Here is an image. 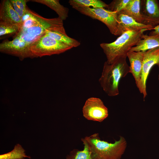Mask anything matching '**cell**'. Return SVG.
<instances>
[{"instance_id":"8fae6325","label":"cell","mask_w":159,"mask_h":159,"mask_svg":"<svg viewBox=\"0 0 159 159\" xmlns=\"http://www.w3.org/2000/svg\"><path fill=\"white\" fill-rule=\"evenodd\" d=\"M144 52L129 51L127 54L130 63V73L132 74L139 90L140 86Z\"/></svg>"},{"instance_id":"e0dca14e","label":"cell","mask_w":159,"mask_h":159,"mask_svg":"<svg viewBox=\"0 0 159 159\" xmlns=\"http://www.w3.org/2000/svg\"><path fill=\"white\" fill-rule=\"evenodd\" d=\"M45 34L59 42L67 44L73 47L79 46L80 42L77 40L68 36L66 33L57 30H48Z\"/></svg>"},{"instance_id":"484cf974","label":"cell","mask_w":159,"mask_h":159,"mask_svg":"<svg viewBox=\"0 0 159 159\" xmlns=\"http://www.w3.org/2000/svg\"><path fill=\"white\" fill-rule=\"evenodd\" d=\"M157 65L158 66L159 68V63H158V64ZM158 80L159 81V75H158Z\"/></svg>"},{"instance_id":"277c9868","label":"cell","mask_w":159,"mask_h":159,"mask_svg":"<svg viewBox=\"0 0 159 159\" xmlns=\"http://www.w3.org/2000/svg\"><path fill=\"white\" fill-rule=\"evenodd\" d=\"M57 30L66 33L63 21L59 17L46 18L40 16L36 24L24 29H20L13 37H18L30 46L48 30Z\"/></svg>"},{"instance_id":"2e32d148","label":"cell","mask_w":159,"mask_h":159,"mask_svg":"<svg viewBox=\"0 0 159 159\" xmlns=\"http://www.w3.org/2000/svg\"><path fill=\"white\" fill-rule=\"evenodd\" d=\"M32 1L45 5L54 11L63 21L68 17L69 9L61 5L58 0H33Z\"/></svg>"},{"instance_id":"7c38bea8","label":"cell","mask_w":159,"mask_h":159,"mask_svg":"<svg viewBox=\"0 0 159 159\" xmlns=\"http://www.w3.org/2000/svg\"><path fill=\"white\" fill-rule=\"evenodd\" d=\"M0 21L21 26L22 19L14 9L9 0L1 1Z\"/></svg>"},{"instance_id":"6da1fadb","label":"cell","mask_w":159,"mask_h":159,"mask_svg":"<svg viewBox=\"0 0 159 159\" xmlns=\"http://www.w3.org/2000/svg\"><path fill=\"white\" fill-rule=\"evenodd\" d=\"M88 147L93 159H121L127 147L125 138L122 136L113 143L101 140L98 133L81 139Z\"/></svg>"},{"instance_id":"d6986e66","label":"cell","mask_w":159,"mask_h":159,"mask_svg":"<svg viewBox=\"0 0 159 159\" xmlns=\"http://www.w3.org/2000/svg\"><path fill=\"white\" fill-rule=\"evenodd\" d=\"M25 150L19 144L15 145L13 150L8 153L0 155V159H23L25 157L30 158L26 155Z\"/></svg>"},{"instance_id":"3957f363","label":"cell","mask_w":159,"mask_h":159,"mask_svg":"<svg viewBox=\"0 0 159 159\" xmlns=\"http://www.w3.org/2000/svg\"><path fill=\"white\" fill-rule=\"evenodd\" d=\"M148 30L145 29L127 31L112 42L101 43L100 46L106 56V62L111 64L120 57H127V53L141 39L144 32Z\"/></svg>"},{"instance_id":"ac0fdd59","label":"cell","mask_w":159,"mask_h":159,"mask_svg":"<svg viewBox=\"0 0 159 159\" xmlns=\"http://www.w3.org/2000/svg\"><path fill=\"white\" fill-rule=\"evenodd\" d=\"M69 3L74 9L79 7L106 9L108 6V4L100 0H70Z\"/></svg>"},{"instance_id":"ffe728a7","label":"cell","mask_w":159,"mask_h":159,"mask_svg":"<svg viewBox=\"0 0 159 159\" xmlns=\"http://www.w3.org/2000/svg\"><path fill=\"white\" fill-rule=\"evenodd\" d=\"M21 27L18 25L11 24L0 21V39L3 36L16 34Z\"/></svg>"},{"instance_id":"d4e9b609","label":"cell","mask_w":159,"mask_h":159,"mask_svg":"<svg viewBox=\"0 0 159 159\" xmlns=\"http://www.w3.org/2000/svg\"><path fill=\"white\" fill-rule=\"evenodd\" d=\"M152 29L154 30L150 32L149 35H158L159 36V24L153 28Z\"/></svg>"},{"instance_id":"603a6c76","label":"cell","mask_w":159,"mask_h":159,"mask_svg":"<svg viewBox=\"0 0 159 159\" xmlns=\"http://www.w3.org/2000/svg\"><path fill=\"white\" fill-rule=\"evenodd\" d=\"M18 7L21 10L26 13L27 11L26 3L28 0H14Z\"/></svg>"},{"instance_id":"ba28073f","label":"cell","mask_w":159,"mask_h":159,"mask_svg":"<svg viewBox=\"0 0 159 159\" xmlns=\"http://www.w3.org/2000/svg\"><path fill=\"white\" fill-rule=\"evenodd\" d=\"M83 116L87 119L101 122L108 115L107 108L100 98L91 97L86 101L82 108Z\"/></svg>"},{"instance_id":"4fadbf2b","label":"cell","mask_w":159,"mask_h":159,"mask_svg":"<svg viewBox=\"0 0 159 159\" xmlns=\"http://www.w3.org/2000/svg\"><path fill=\"white\" fill-rule=\"evenodd\" d=\"M119 32L120 36L129 31L140 30L143 29H152L151 26L139 23L132 17L123 14H118Z\"/></svg>"},{"instance_id":"9a60e30c","label":"cell","mask_w":159,"mask_h":159,"mask_svg":"<svg viewBox=\"0 0 159 159\" xmlns=\"http://www.w3.org/2000/svg\"><path fill=\"white\" fill-rule=\"evenodd\" d=\"M140 0H130L125 7L118 14H123L130 16L137 22L143 24V19L140 12Z\"/></svg>"},{"instance_id":"5b68a950","label":"cell","mask_w":159,"mask_h":159,"mask_svg":"<svg viewBox=\"0 0 159 159\" xmlns=\"http://www.w3.org/2000/svg\"><path fill=\"white\" fill-rule=\"evenodd\" d=\"M72 48L45 34L33 43L30 47L31 52L37 57L59 54Z\"/></svg>"},{"instance_id":"9c48e42d","label":"cell","mask_w":159,"mask_h":159,"mask_svg":"<svg viewBox=\"0 0 159 159\" xmlns=\"http://www.w3.org/2000/svg\"><path fill=\"white\" fill-rule=\"evenodd\" d=\"M159 63V47L153 48L144 52L140 86L139 90L144 99L147 94L146 82L150 71L154 65Z\"/></svg>"},{"instance_id":"cb8c5ba5","label":"cell","mask_w":159,"mask_h":159,"mask_svg":"<svg viewBox=\"0 0 159 159\" xmlns=\"http://www.w3.org/2000/svg\"><path fill=\"white\" fill-rule=\"evenodd\" d=\"M9 0L14 9L22 19V18L26 13L21 10L18 7L14 0Z\"/></svg>"},{"instance_id":"7a4b0ae2","label":"cell","mask_w":159,"mask_h":159,"mask_svg":"<svg viewBox=\"0 0 159 159\" xmlns=\"http://www.w3.org/2000/svg\"><path fill=\"white\" fill-rule=\"evenodd\" d=\"M126 58L120 57L111 64L106 61L104 63L99 82L109 96H115L119 94L118 85L120 80L130 73Z\"/></svg>"},{"instance_id":"44dd1931","label":"cell","mask_w":159,"mask_h":159,"mask_svg":"<svg viewBox=\"0 0 159 159\" xmlns=\"http://www.w3.org/2000/svg\"><path fill=\"white\" fill-rule=\"evenodd\" d=\"M83 144L84 148L82 150L76 151L72 155L68 156L67 159H93L88 146Z\"/></svg>"},{"instance_id":"52a82bcc","label":"cell","mask_w":159,"mask_h":159,"mask_svg":"<svg viewBox=\"0 0 159 159\" xmlns=\"http://www.w3.org/2000/svg\"><path fill=\"white\" fill-rule=\"evenodd\" d=\"M0 52L18 57L21 60L37 57L31 52L30 46L20 38L15 37L11 41L5 40L0 44Z\"/></svg>"},{"instance_id":"5bb4252c","label":"cell","mask_w":159,"mask_h":159,"mask_svg":"<svg viewBox=\"0 0 159 159\" xmlns=\"http://www.w3.org/2000/svg\"><path fill=\"white\" fill-rule=\"evenodd\" d=\"M159 47V36H150L144 34L136 45L132 47L130 51L145 52Z\"/></svg>"},{"instance_id":"7402d4cb","label":"cell","mask_w":159,"mask_h":159,"mask_svg":"<svg viewBox=\"0 0 159 159\" xmlns=\"http://www.w3.org/2000/svg\"><path fill=\"white\" fill-rule=\"evenodd\" d=\"M130 0H114L109 4L106 9L108 10L120 12L124 9L130 2Z\"/></svg>"},{"instance_id":"30bf717a","label":"cell","mask_w":159,"mask_h":159,"mask_svg":"<svg viewBox=\"0 0 159 159\" xmlns=\"http://www.w3.org/2000/svg\"><path fill=\"white\" fill-rule=\"evenodd\" d=\"M140 12L143 24L153 28L159 24V3L157 0H140Z\"/></svg>"},{"instance_id":"8992f818","label":"cell","mask_w":159,"mask_h":159,"mask_svg":"<svg viewBox=\"0 0 159 159\" xmlns=\"http://www.w3.org/2000/svg\"><path fill=\"white\" fill-rule=\"evenodd\" d=\"M80 13L104 23L110 33L119 36L117 12L103 8L79 7L75 9Z\"/></svg>"}]
</instances>
